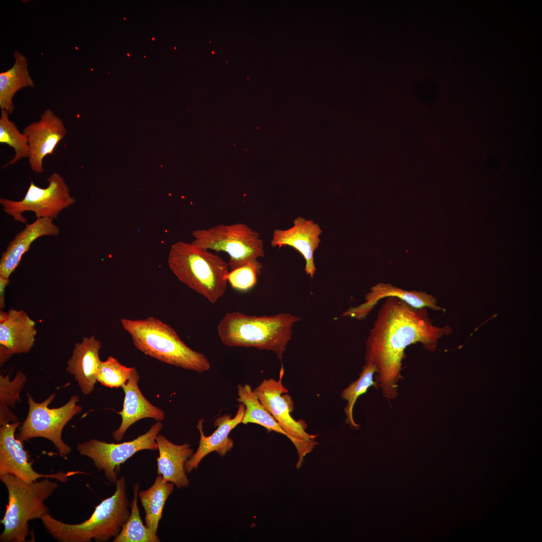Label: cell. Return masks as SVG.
<instances>
[{
    "mask_svg": "<svg viewBox=\"0 0 542 542\" xmlns=\"http://www.w3.org/2000/svg\"><path fill=\"white\" fill-rule=\"evenodd\" d=\"M262 266L260 262H250L230 270L227 275L228 283L237 291H247L257 283V276L261 273Z\"/></svg>",
    "mask_w": 542,
    "mask_h": 542,
    "instance_id": "cell-29",
    "label": "cell"
},
{
    "mask_svg": "<svg viewBox=\"0 0 542 542\" xmlns=\"http://www.w3.org/2000/svg\"><path fill=\"white\" fill-rule=\"evenodd\" d=\"M115 484L114 494L96 506L90 517L84 522L66 523L47 512L41 518L45 527L53 537L61 542H90L92 539L105 542L115 538L130 513L124 477L118 478Z\"/></svg>",
    "mask_w": 542,
    "mask_h": 542,
    "instance_id": "cell-4",
    "label": "cell"
},
{
    "mask_svg": "<svg viewBox=\"0 0 542 542\" xmlns=\"http://www.w3.org/2000/svg\"><path fill=\"white\" fill-rule=\"evenodd\" d=\"M27 376L18 371L15 377L11 380L9 374L0 375V425L1 426L18 421V418L10 410L17 401H21L20 392L27 381Z\"/></svg>",
    "mask_w": 542,
    "mask_h": 542,
    "instance_id": "cell-26",
    "label": "cell"
},
{
    "mask_svg": "<svg viewBox=\"0 0 542 542\" xmlns=\"http://www.w3.org/2000/svg\"><path fill=\"white\" fill-rule=\"evenodd\" d=\"M9 283V278L0 276V308L1 310L5 308V291L6 286Z\"/></svg>",
    "mask_w": 542,
    "mask_h": 542,
    "instance_id": "cell-30",
    "label": "cell"
},
{
    "mask_svg": "<svg viewBox=\"0 0 542 542\" xmlns=\"http://www.w3.org/2000/svg\"><path fill=\"white\" fill-rule=\"evenodd\" d=\"M385 298L366 342L365 360L366 363L375 365V381L383 396L390 400L397 396L398 382L402 378L400 371L405 349L419 342L433 351L438 340L449 334L451 329L433 326L427 308H417L424 302L422 292L381 283L365 295L371 307Z\"/></svg>",
    "mask_w": 542,
    "mask_h": 542,
    "instance_id": "cell-1",
    "label": "cell"
},
{
    "mask_svg": "<svg viewBox=\"0 0 542 542\" xmlns=\"http://www.w3.org/2000/svg\"><path fill=\"white\" fill-rule=\"evenodd\" d=\"M134 369L121 364L115 358L109 356L102 362L97 375V381L105 387H121L126 383Z\"/></svg>",
    "mask_w": 542,
    "mask_h": 542,
    "instance_id": "cell-28",
    "label": "cell"
},
{
    "mask_svg": "<svg viewBox=\"0 0 542 542\" xmlns=\"http://www.w3.org/2000/svg\"><path fill=\"white\" fill-rule=\"evenodd\" d=\"M376 371L375 364L365 363L359 378L350 383L341 393V398L347 401L344 409L345 423L349 425L351 429L358 430L360 427V425L355 422L353 417V408L357 398L365 393L371 386L378 388L377 383L373 380L374 375Z\"/></svg>",
    "mask_w": 542,
    "mask_h": 542,
    "instance_id": "cell-25",
    "label": "cell"
},
{
    "mask_svg": "<svg viewBox=\"0 0 542 542\" xmlns=\"http://www.w3.org/2000/svg\"><path fill=\"white\" fill-rule=\"evenodd\" d=\"M284 369L282 367L278 380L264 379L253 390L264 409L273 417L295 445L299 455L297 467L302 465L304 457L317 444L314 435L306 431V425L302 420L296 421L291 415L294 411L292 397L288 389L283 384Z\"/></svg>",
    "mask_w": 542,
    "mask_h": 542,
    "instance_id": "cell-9",
    "label": "cell"
},
{
    "mask_svg": "<svg viewBox=\"0 0 542 542\" xmlns=\"http://www.w3.org/2000/svg\"><path fill=\"white\" fill-rule=\"evenodd\" d=\"M139 379L135 368L126 383L121 387L125 396L122 409L117 412L121 417V423L112 433L116 442L120 441L128 428L139 420L152 418L161 422L165 418L164 411L151 404L142 394L138 384Z\"/></svg>",
    "mask_w": 542,
    "mask_h": 542,
    "instance_id": "cell-17",
    "label": "cell"
},
{
    "mask_svg": "<svg viewBox=\"0 0 542 542\" xmlns=\"http://www.w3.org/2000/svg\"><path fill=\"white\" fill-rule=\"evenodd\" d=\"M245 406L240 403L237 413L233 418L231 415H224L217 418L214 425L217 427L213 433L206 436L203 430V419H200L197 428L200 433V441L198 449L186 461L185 470L186 473L196 469L202 460L208 454L217 452L220 456H224L233 447V441L229 437L230 432L238 424L242 423Z\"/></svg>",
    "mask_w": 542,
    "mask_h": 542,
    "instance_id": "cell-15",
    "label": "cell"
},
{
    "mask_svg": "<svg viewBox=\"0 0 542 542\" xmlns=\"http://www.w3.org/2000/svg\"><path fill=\"white\" fill-rule=\"evenodd\" d=\"M163 427V424L157 421L146 433L132 441L115 444L91 439L78 444L77 449L81 455L92 459L95 467L103 471L108 481L115 483L120 465L128 459L141 450H158L156 438Z\"/></svg>",
    "mask_w": 542,
    "mask_h": 542,
    "instance_id": "cell-11",
    "label": "cell"
},
{
    "mask_svg": "<svg viewBox=\"0 0 542 542\" xmlns=\"http://www.w3.org/2000/svg\"><path fill=\"white\" fill-rule=\"evenodd\" d=\"M293 226L287 229H275L270 241L273 247L288 245L294 248L306 261L305 271L311 278L315 273L314 254L318 247L322 231L312 220L299 216L293 221Z\"/></svg>",
    "mask_w": 542,
    "mask_h": 542,
    "instance_id": "cell-14",
    "label": "cell"
},
{
    "mask_svg": "<svg viewBox=\"0 0 542 542\" xmlns=\"http://www.w3.org/2000/svg\"><path fill=\"white\" fill-rule=\"evenodd\" d=\"M48 186L43 188L31 181L24 198L19 201L1 198L3 210L15 221L26 223L27 219L22 213L30 211L37 218L54 219L64 209L74 204L75 199L70 194V189L64 178L57 172H53L47 178Z\"/></svg>",
    "mask_w": 542,
    "mask_h": 542,
    "instance_id": "cell-10",
    "label": "cell"
},
{
    "mask_svg": "<svg viewBox=\"0 0 542 542\" xmlns=\"http://www.w3.org/2000/svg\"><path fill=\"white\" fill-rule=\"evenodd\" d=\"M21 423L17 421L0 427V476L12 474L26 482H32L41 478L56 479L66 482L76 472L60 471L44 474L36 472L29 461V455L24 448L23 441L17 439L15 433Z\"/></svg>",
    "mask_w": 542,
    "mask_h": 542,
    "instance_id": "cell-12",
    "label": "cell"
},
{
    "mask_svg": "<svg viewBox=\"0 0 542 542\" xmlns=\"http://www.w3.org/2000/svg\"><path fill=\"white\" fill-rule=\"evenodd\" d=\"M9 114L7 111L1 110L0 143L13 148L15 154L14 157L4 165V167L14 165L23 159L28 158L29 155L27 137L19 130L15 123L10 119Z\"/></svg>",
    "mask_w": 542,
    "mask_h": 542,
    "instance_id": "cell-27",
    "label": "cell"
},
{
    "mask_svg": "<svg viewBox=\"0 0 542 542\" xmlns=\"http://www.w3.org/2000/svg\"><path fill=\"white\" fill-rule=\"evenodd\" d=\"M236 400L245 406L242 424L253 423L260 425L268 431L280 433L287 437V434L273 417L264 409L250 385H237Z\"/></svg>",
    "mask_w": 542,
    "mask_h": 542,
    "instance_id": "cell-23",
    "label": "cell"
},
{
    "mask_svg": "<svg viewBox=\"0 0 542 542\" xmlns=\"http://www.w3.org/2000/svg\"><path fill=\"white\" fill-rule=\"evenodd\" d=\"M192 243L203 248L228 254L230 270L250 262H260L264 255L263 243L259 234L245 224H220L192 232Z\"/></svg>",
    "mask_w": 542,
    "mask_h": 542,
    "instance_id": "cell-7",
    "label": "cell"
},
{
    "mask_svg": "<svg viewBox=\"0 0 542 542\" xmlns=\"http://www.w3.org/2000/svg\"><path fill=\"white\" fill-rule=\"evenodd\" d=\"M55 395L54 392L44 401L37 402L27 393L29 412L16 438L23 442L37 437L47 439L52 442L61 455L66 456L71 449L63 441L62 431L75 415L82 412V408L77 404L79 396L73 395L64 405L49 409L48 405Z\"/></svg>",
    "mask_w": 542,
    "mask_h": 542,
    "instance_id": "cell-8",
    "label": "cell"
},
{
    "mask_svg": "<svg viewBox=\"0 0 542 542\" xmlns=\"http://www.w3.org/2000/svg\"><path fill=\"white\" fill-rule=\"evenodd\" d=\"M43 478L39 481L26 482L12 474L0 476L8 492V503L1 520L4 529L1 542H25L29 530L28 522L47 513L44 504L57 488L56 482Z\"/></svg>",
    "mask_w": 542,
    "mask_h": 542,
    "instance_id": "cell-6",
    "label": "cell"
},
{
    "mask_svg": "<svg viewBox=\"0 0 542 542\" xmlns=\"http://www.w3.org/2000/svg\"><path fill=\"white\" fill-rule=\"evenodd\" d=\"M13 354L6 347L0 345V362L1 365L7 361Z\"/></svg>",
    "mask_w": 542,
    "mask_h": 542,
    "instance_id": "cell-31",
    "label": "cell"
},
{
    "mask_svg": "<svg viewBox=\"0 0 542 542\" xmlns=\"http://www.w3.org/2000/svg\"><path fill=\"white\" fill-rule=\"evenodd\" d=\"M123 329L134 346L161 362L199 373L208 371L210 363L202 353L190 348L169 325L153 317L145 319L122 318Z\"/></svg>",
    "mask_w": 542,
    "mask_h": 542,
    "instance_id": "cell-3",
    "label": "cell"
},
{
    "mask_svg": "<svg viewBox=\"0 0 542 542\" xmlns=\"http://www.w3.org/2000/svg\"><path fill=\"white\" fill-rule=\"evenodd\" d=\"M300 320L290 313L257 316L233 311L223 317L217 330L221 342L227 346L272 351L282 360L291 339L293 326Z\"/></svg>",
    "mask_w": 542,
    "mask_h": 542,
    "instance_id": "cell-2",
    "label": "cell"
},
{
    "mask_svg": "<svg viewBox=\"0 0 542 542\" xmlns=\"http://www.w3.org/2000/svg\"><path fill=\"white\" fill-rule=\"evenodd\" d=\"M156 441L159 453L157 458L158 474L161 475L165 481L173 483L178 488L188 487L189 480L185 465L194 453L190 445L175 444L159 434Z\"/></svg>",
    "mask_w": 542,
    "mask_h": 542,
    "instance_id": "cell-20",
    "label": "cell"
},
{
    "mask_svg": "<svg viewBox=\"0 0 542 542\" xmlns=\"http://www.w3.org/2000/svg\"><path fill=\"white\" fill-rule=\"evenodd\" d=\"M0 313V345L13 354L29 352L37 334L34 321L22 310Z\"/></svg>",
    "mask_w": 542,
    "mask_h": 542,
    "instance_id": "cell-18",
    "label": "cell"
},
{
    "mask_svg": "<svg viewBox=\"0 0 542 542\" xmlns=\"http://www.w3.org/2000/svg\"><path fill=\"white\" fill-rule=\"evenodd\" d=\"M140 483L133 484V499L130 504V515L123 524L120 532L114 538L113 542H159L157 534L153 533L141 519L138 506Z\"/></svg>",
    "mask_w": 542,
    "mask_h": 542,
    "instance_id": "cell-24",
    "label": "cell"
},
{
    "mask_svg": "<svg viewBox=\"0 0 542 542\" xmlns=\"http://www.w3.org/2000/svg\"><path fill=\"white\" fill-rule=\"evenodd\" d=\"M13 66L0 73V107L10 114L15 110L13 98L21 89L34 87V83L28 71L27 58L18 50L14 53Z\"/></svg>",
    "mask_w": 542,
    "mask_h": 542,
    "instance_id": "cell-21",
    "label": "cell"
},
{
    "mask_svg": "<svg viewBox=\"0 0 542 542\" xmlns=\"http://www.w3.org/2000/svg\"><path fill=\"white\" fill-rule=\"evenodd\" d=\"M101 343L95 336L84 337L74 345L66 371L74 376L83 394L92 393L97 381L102 362L99 356Z\"/></svg>",
    "mask_w": 542,
    "mask_h": 542,
    "instance_id": "cell-16",
    "label": "cell"
},
{
    "mask_svg": "<svg viewBox=\"0 0 542 542\" xmlns=\"http://www.w3.org/2000/svg\"><path fill=\"white\" fill-rule=\"evenodd\" d=\"M174 484L166 481L158 475L153 485L146 490L139 491L138 496L144 509L146 526L157 534L165 503L172 493Z\"/></svg>",
    "mask_w": 542,
    "mask_h": 542,
    "instance_id": "cell-22",
    "label": "cell"
},
{
    "mask_svg": "<svg viewBox=\"0 0 542 542\" xmlns=\"http://www.w3.org/2000/svg\"><path fill=\"white\" fill-rule=\"evenodd\" d=\"M27 137L30 169L35 173L44 172L43 160L53 154L65 137L67 129L63 121L50 109H45L40 119L30 123L22 131Z\"/></svg>",
    "mask_w": 542,
    "mask_h": 542,
    "instance_id": "cell-13",
    "label": "cell"
},
{
    "mask_svg": "<svg viewBox=\"0 0 542 542\" xmlns=\"http://www.w3.org/2000/svg\"><path fill=\"white\" fill-rule=\"evenodd\" d=\"M168 263L181 282L211 303L227 291L228 263L208 249L192 242H177L171 245Z\"/></svg>",
    "mask_w": 542,
    "mask_h": 542,
    "instance_id": "cell-5",
    "label": "cell"
},
{
    "mask_svg": "<svg viewBox=\"0 0 542 542\" xmlns=\"http://www.w3.org/2000/svg\"><path fill=\"white\" fill-rule=\"evenodd\" d=\"M60 229L53 222V219L37 218L32 223L18 233L10 242L0 259V276L9 278L20 263L24 254L30 248L32 242L44 235L57 236Z\"/></svg>",
    "mask_w": 542,
    "mask_h": 542,
    "instance_id": "cell-19",
    "label": "cell"
}]
</instances>
